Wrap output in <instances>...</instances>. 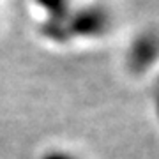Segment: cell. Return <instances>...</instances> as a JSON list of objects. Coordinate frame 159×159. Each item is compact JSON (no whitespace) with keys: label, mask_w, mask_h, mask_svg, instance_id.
<instances>
[{"label":"cell","mask_w":159,"mask_h":159,"mask_svg":"<svg viewBox=\"0 0 159 159\" xmlns=\"http://www.w3.org/2000/svg\"><path fill=\"white\" fill-rule=\"evenodd\" d=\"M41 159H78V157L69 152H64V150H51V152L44 154Z\"/></svg>","instance_id":"4"},{"label":"cell","mask_w":159,"mask_h":159,"mask_svg":"<svg viewBox=\"0 0 159 159\" xmlns=\"http://www.w3.org/2000/svg\"><path fill=\"white\" fill-rule=\"evenodd\" d=\"M69 37H99L104 35L111 27V14L104 6L89 4V6L71 9L64 20Z\"/></svg>","instance_id":"1"},{"label":"cell","mask_w":159,"mask_h":159,"mask_svg":"<svg viewBox=\"0 0 159 159\" xmlns=\"http://www.w3.org/2000/svg\"><path fill=\"white\" fill-rule=\"evenodd\" d=\"M35 4L44 9L48 20H66L71 12V0H35Z\"/></svg>","instance_id":"3"},{"label":"cell","mask_w":159,"mask_h":159,"mask_svg":"<svg viewBox=\"0 0 159 159\" xmlns=\"http://www.w3.org/2000/svg\"><path fill=\"white\" fill-rule=\"evenodd\" d=\"M156 110H157V115H159V90H157V96H156Z\"/></svg>","instance_id":"5"},{"label":"cell","mask_w":159,"mask_h":159,"mask_svg":"<svg viewBox=\"0 0 159 159\" xmlns=\"http://www.w3.org/2000/svg\"><path fill=\"white\" fill-rule=\"evenodd\" d=\"M159 60V34L154 30H145L142 34H138L129 50L125 64L129 67L131 73L143 74L152 67L154 64Z\"/></svg>","instance_id":"2"}]
</instances>
